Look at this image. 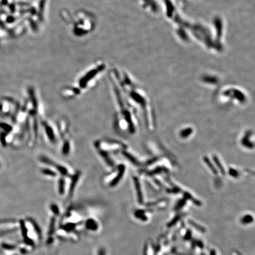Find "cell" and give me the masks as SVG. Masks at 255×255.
<instances>
[{"label":"cell","instance_id":"1","mask_svg":"<svg viewBox=\"0 0 255 255\" xmlns=\"http://www.w3.org/2000/svg\"><path fill=\"white\" fill-rule=\"evenodd\" d=\"M95 146L97 150H101L107 152L111 151H116L120 148H124L125 147L123 143L119 141L109 139L96 141Z\"/></svg>","mask_w":255,"mask_h":255},{"label":"cell","instance_id":"2","mask_svg":"<svg viewBox=\"0 0 255 255\" xmlns=\"http://www.w3.org/2000/svg\"><path fill=\"white\" fill-rule=\"evenodd\" d=\"M40 161H41L42 163L48 165L50 167L54 168L56 171L60 173L62 177H70L71 175H70L68 169H67V168L64 167L63 166L57 164L55 162H54L53 160L50 159L49 158L46 157L45 156H41L40 158Z\"/></svg>","mask_w":255,"mask_h":255},{"label":"cell","instance_id":"3","mask_svg":"<svg viewBox=\"0 0 255 255\" xmlns=\"http://www.w3.org/2000/svg\"><path fill=\"white\" fill-rule=\"evenodd\" d=\"M81 177V172L80 171H76L74 174L72 175L71 177V181L69 185V190L67 192V199H70L74 192L76 187L77 186V184L79 182L80 177Z\"/></svg>","mask_w":255,"mask_h":255},{"label":"cell","instance_id":"4","mask_svg":"<svg viewBox=\"0 0 255 255\" xmlns=\"http://www.w3.org/2000/svg\"><path fill=\"white\" fill-rule=\"evenodd\" d=\"M125 171V167L124 164H120L118 167V172L114 178L110 181L109 186L110 187H114L116 186L118 183H120L124 177V173Z\"/></svg>","mask_w":255,"mask_h":255},{"label":"cell","instance_id":"5","mask_svg":"<svg viewBox=\"0 0 255 255\" xmlns=\"http://www.w3.org/2000/svg\"><path fill=\"white\" fill-rule=\"evenodd\" d=\"M42 125L44 127L45 133L47 135L48 140L50 141V143H56V134L55 133L53 129L46 122H42Z\"/></svg>","mask_w":255,"mask_h":255},{"label":"cell","instance_id":"6","mask_svg":"<svg viewBox=\"0 0 255 255\" xmlns=\"http://www.w3.org/2000/svg\"><path fill=\"white\" fill-rule=\"evenodd\" d=\"M97 152L100 154L101 157L104 159V161H105V162L108 165V166L111 167H113L114 166V163L112 161L111 158L109 157L108 152L104 151L101 150H97Z\"/></svg>","mask_w":255,"mask_h":255},{"label":"cell","instance_id":"7","mask_svg":"<svg viewBox=\"0 0 255 255\" xmlns=\"http://www.w3.org/2000/svg\"><path fill=\"white\" fill-rule=\"evenodd\" d=\"M65 188H66V181L64 180V177H61L59 179V181H58V191L60 195L63 196L64 194Z\"/></svg>","mask_w":255,"mask_h":255},{"label":"cell","instance_id":"8","mask_svg":"<svg viewBox=\"0 0 255 255\" xmlns=\"http://www.w3.org/2000/svg\"><path fill=\"white\" fill-rule=\"evenodd\" d=\"M41 173L43 175H45V176H48L49 177H56L57 176V173L56 171H55L54 170L49 168H41Z\"/></svg>","mask_w":255,"mask_h":255},{"label":"cell","instance_id":"9","mask_svg":"<svg viewBox=\"0 0 255 255\" xmlns=\"http://www.w3.org/2000/svg\"><path fill=\"white\" fill-rule=\"evenodd\" d=\"M134 184H135V187L136 191V193L138 194V200L139 201H143V193L141 191V185H140V183L139 181L138 180V178H134Z\"/></svg>","mask_w":255,"mask_h":255},{"label":"cell","instance_id":"10","mask_svg":"<svg viewBox=\"0 0 255 255\" xmlns=\"http://www.w3.org/2000/svg\"><path fill=\"white\" fill-rule=\"evenodd\" d=\"M70 150H71L70 143L68 139H66L62 146V154L64 155H67L70 153Z\"/></svg>","mask_w":255,"mask_h":255},{"label":"cell","instance_id":"11","mask_svg":"<svg viewBox=\"0 0 255 255\" xmlns=\"http://www.w3.org/2000/svg\"><path fill=\"white\" fill-rule=\"evenodd\" d=\"M122 154H124V157H126L127 159H129L131 162H132L134 164H138V161L136 160L135 158L131 155L129 153H128L127 152H125V151L122 152Z\"/></svg>","mask_w":255,"mask_h":255},{"label":"cell","instance_id":"12","mask_svg":"<svg viewBox=\"0 0 255 255\" xmlns=\"http://www.w3.org/2000/svg\"><path fill=\"white\" fill-rule=\"evenodd\" d=\"M87 227L89 229H96L97 227V223H96L95 221L92 219H89L86 223Z\"/></svg>","mask_w":255,"mask_h":255},{"label":"cell","instance_id":"13","mask_svg":"<svg viewBox=\"0 0 255 255\" xmlns=\"http://www.w3.org/2000/svg\"><path fill=\"white\" fill-rule=\"evenodd\" d=\"M204 161H205V162L207 164V166L209 167V168L211 169V170L213 171V173H214L215 174H216L217 173V170H216L215 167L213 166V165H212L211 162H210V161L209 160V159L206 157V158H204Z\"/></svg>","mask_w":255,"mask_h":255},{"label":"cell","instance_id":"14","mask_svg":"<svg viewBox=\"0 0 255 255\" xmlns=\"http://www.w3.org/2000/svg\"><path fill=\"white\" fill-rule=\"evenodd\" d=\"M214 160H215V164H217V166H218V167H219V168L220 169V170L221 171V172L223 173V174H224V173H225V172H224V168H223V166L221 165V164H220V162L219 159H218L216 157H214Z\"/></svg>","mask_w":255,"mask_h":255},{"label":"cell","instance_id":"15","mask_svg":"<svg viewBox=\"0 0 255 255\" xmlns=\"http://www.w3.org/2000/svg\"><path fill=\"white\" fill-rule=\"evenodd\" d=\"M50 208H51V211L56 215H58L59 214V208L55 204H51V206H50Z\"/></svg>","mask_w":255,"mask_h":255},{"label":"cell","instance_id":"16","mask_svg":"<svg viewBox=\"0 0 255 255\" xmlns=\"http://www.w3.org/2000/svg\"><path fill=\"white\" fill-rule=\"evenodd\" d=\"M191 132H192V130H191V129H185V130H184L182 131V132H181V136H184V137H185V136H187L188 135H189L191 133Z\"/></svg>","mask_w":255,"mask_h":255},{"label":"cell","instance_id":"17","mask_svg":"<svg viewBox=\"0 0 255 255\" xmlns=\"http://www.w3.org/2000/svg\"><path fill=\"white\" fill-rule=\"evenodd\" d=\"M99 255H105V252L104 250H101L100 253H99Z\"/></svg>","mask_w":255,"mask_h":255}]
</instances>
